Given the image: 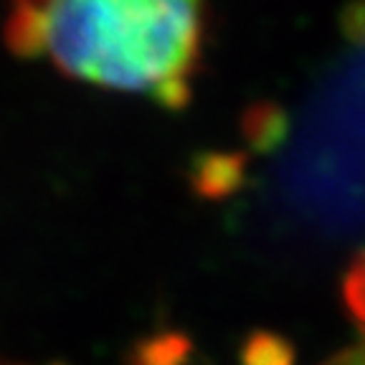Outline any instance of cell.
I'll return each mask as SVG.
<instances>
[{
  "label": "cell",
  "instance_id": "obj_1",
  "mask_svg": "<svg viewBox=\"0 0 365 365\" xmlns=\"http://www.w3.org/2000/svg\"><path fill=\"white\" fill-rule=\"evenodd\" d=\"M203 8L188 0L18 3L3 29L21 58H51L63 74L148 94L180 109L203 48Z\"/></svg>",
  "mask_w": 365,
  "mask_h": 365
},
{
  "label": "cell",
  "instance_id": "obj_2",
  "mask_svg": "<svg viewBox=\"0 0 365 365\" xmlns=\"http://www.w3.org/2000/svg\"><path fill=\"white\" fill-rule=\"evenodd\" d=\"M345 304L358 327H365V251L350 264L348 274H345Z\"/></svg>",
  "mask_w": 365,
  "mask_h": 365
},
{
  "label": "cell",
  "instance_id": "obj_3",
  "mask_svg": "<svg viewBox=\"0 0 365 365\" xmlns=\"http://www.w3.org/2000/svg\"><path fill=\"white\" fill-rule=\"evenodd\" d=\"M0 365H23V363H13V360H6V358H0Z\"/></svg>",
  "mask_w": 365,
  "mask_h": 365
}]
</instances>
